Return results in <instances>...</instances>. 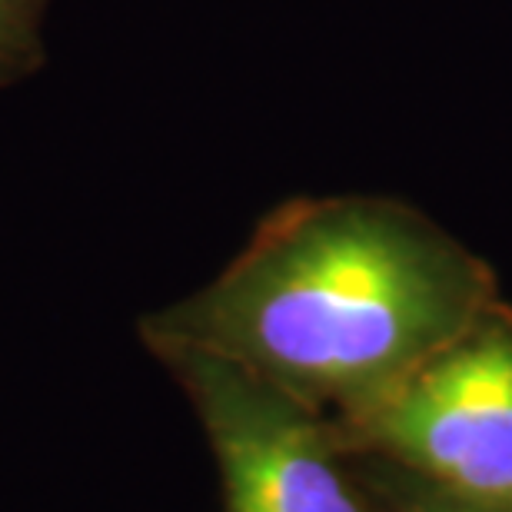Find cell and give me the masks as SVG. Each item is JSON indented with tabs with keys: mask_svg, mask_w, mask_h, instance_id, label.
Wrapping results in <instances>:
<instances>
[{
	"mask_svg": "<svg viewBox=\"0 0 512 512\" xmlns=\"http://www.w3.org/2000/svg\"><path fill=\"white\" fill-rule=\"evenodd\" d=\"M157 360L203 426L220 476V512H376L326 413L213 353L163 350Z\"/></svg>",
	"mask_w": 512,
	"mask_h": 512,
	"instance_id": "3",
	"label": "cell"
},
{
	"mask_svg": "<svg viewBox=\"0 0 512 512\" xmlns=\"http://www.w3.org/2000/svg\"><path fill=\"white\" fill-rule=\"evenodd\" d=\"M333 423L350 449L512 503V303L499 296L403 383Z\"/></svg>",
	"mask_w": 512,
	"mask_h": 512,
	"instance_id": "2",
	"label": "cell"
},
{
	"mask_svg": "<svg viewBox=\"0 0 512 512\" xmlns=\"http://www.w3.org/2000/svg\"><path fill=\"white\" fill-rule=\"evenodd\" d=\"M483 256L413 203L296 197L207 286L147 313L143 346L200 350L340 419L360 413L499 300Z\"/></svg>",
	"mask_w": 512,
	"mask_h": 512,
	"instance_id": "1",
	"label": "cell"
},
{
	"mask_svg": "<svg viewBox=\"0 0 512 512\" xmlns=\"http://www.w3.org/2000/svg\"><path fill=\"white\" fill-rule=\"evenodd\" d=\"M50 4L54 0H0V90L44 70Z\"/></svg>",
	"mask_w": 512,
	"mask_h": 512,
	"instance_id": "5",
	"label": "cell"
},
{
	"mask_svg": "<svg viewBox=\"0 0 512 512\" xmlns=\"http://www.w3.org/2000/svg\"><path fill=\"white\" fill-rule=\"evenodd\" d=\"M350 453L370 489L376 512H512V503H503V499L453 493L423 476H413L409 469L389 463L383 456L360 453V449H350Z\"/></svg>",
	"mask_w": 512,
	"mask_h": 512,
	"instance_id": "4",
	"label": "cell"
}]
</instances>
